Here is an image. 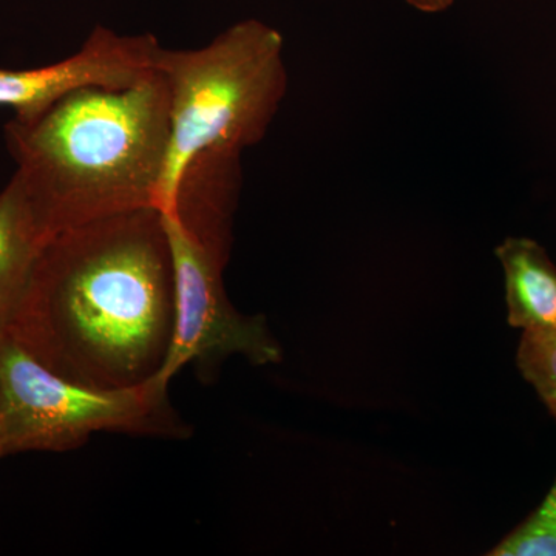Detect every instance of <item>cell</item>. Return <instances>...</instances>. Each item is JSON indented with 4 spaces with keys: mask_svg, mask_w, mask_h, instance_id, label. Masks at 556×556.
Wrapping results in <instances>:
<instances>
[{
    "mask_svg": "<svg viewBox=\"0 0 556 556\" xmlns=\"http://www.w3.org/2000/svg\"><path fill=\"white\" fill-rule=\"evenodd\" d=\"M160 49L155 36H121L100 25L67 60L38 68H0V108L13 109L14 119L31 121L76 90L126 89L156 72Z\"/></svg>",
    "mask_w": 556,
    "mask_h": 556,
    "instance_id": "cell-6",
    "label": "cell"
},
{
    "mask_svg": "<svg viewBox=\"0 0 556 556\" xmlns=\"http://www.w3.org/2000/svg\"><path fill=\"white\" fill-rule=\"evenodd\" d=\"M506 278L507 320L522 331L556 329V266L535 240H504L496 248Z\"/></svg>",
    "mask_w": 556,
    "mask_h": 556,
    "instance_id": "cell-8",
    "label": "cell"
},
{
    "mask_svg": "<svg viewBox=\"0 0 556 556\" xmlns=\"http://www.w3.org/2000/svg\"><path fill=\"white\" fill-rule=\"evenodd\" d=\"M7 456V439L3 431L2 422H0V459Z\"/></svg>",
    "mask_w": 556,
    "mask_h": 556,
    "instance_id": "cell-12",
    "label": "cell"
},
{
    "mask_svg": "<svg viewBox=\"0 0 556 556\" xmlns=\"http://www.w3.org/2000/svg\"><path fill=\"white\" fill-rule=\"evenodd\" d=\"M161 214L174 262L175 332L160 379L169 386L188 365L208 375L230 356H243L252 365L278 364L281 348L266 318L244 316L226 294L223 273L230 248L200 239L167 212Z\"/></svg>",
    "mask_w": 556,
    "mask_h": 556,
    "instance_id": "cell-5",
    "label": "cell"
},
{
    "mask_svg": "<svg viewBox=\"0 0 556 556\" xmlns=\"http://www.w3.org/2000/svg\"><path fill=\"white\" fill-rule=\"evenodd\" d=\"M517 364L556 419V329L522 331Z\"/></svg>",
    "mask_w": 556,
    "mask_h": 556,
    "instance_id": "cell-9",
    "label": "cell"
},
{
    "mask_svg": "<svg viewBox=\"0 0 556 556\" xmlns=\"http://www.w3.org/2000/svg\"><path fill=\"white\" fill-rule=\"evenodd\" d=\"M405 2L424 13H441L452 5L453 0H405Z\"/></svg>",
    "mask_w": 556,
    "mask_h": 556,
    "instance_id": "cell-11",
    "label": "cell"
},
{
    "mask_svg": "<svg viewBox=\"0 0 556 556\" xmlns=\"http://www.w3.org/2000/svg\"><path fill=\"white\" fill-rule=\"evenodd\" d=\"M175 332V273L159 207L49 241L5 334L61 378L130 390L160 378Z\"/></svg>",
    "mask_w": 556,
    "mask_h": 556,
    "instance_id": "cell-1",
    "label": "cell"
},
{
    "mask_svg": "<svg viewBox=\"0 0 556 556\" xmlns=\"http://www.w3.org/2000/svg\"><path fill=\"white\" fill-rule=\"evenodd\" d=\"M0 422L7 456L72 452L101 431L166 439L192 434L160 378L130 390L79 386L40 365L5 332H0Z\"/></svg>",
    "mask_w": 556,
    "mask_h": 556,
    "instance_id": "cell-4",
    "label": "cell"
},
{
    "mask_svg": "<svg viewBox=\"0 0 556 556\" xmlns=\"http://www.w3.org/2000/svg\"><path fill=\"white\" fill-rule=\"evenodd\" d=\"M490 556H556V479L546 500Z\"/></svg>",
    "mask_w": 556,
    "mask_h": 556,
    "instance_id": "cell-10",
    "label": "cell"
},
{
    "mask_svg": "<svg viewBox=\"0 0 556 556\" xmlns=\"http://www.w3.org/2000/svg\"><path fill=\"white\" fill-rule=\"evenodd\" d=\"M14 172L0 190V332H5L53 239Z\"/></svg>",
    "mask_w": 556,
    "mask_h": 556,
    "instance_id": "cell-7",
    "label": "cell"
},
{
    "mask_svg": "<svg viewBox=\"0 0 556 556\" xmlns=\"http://www.w3.org/2000/svg\"><path fill=\"white\" fill-rule=\"evenodd\" d=\"M155 70L166 79L170 141L159 208L174 201L182 172L200 153L243 152L265 138L287 94L283 38L255 20L232 25L197 50L161 47Z\"/></svg>",
    "mask_w": 556,
    "mask_h": 556,
    "instance_id": "cell-3",
    "label": "cell"
},
{
    "mask_svg": "<svg viewBox=\"0 0 556 556\" xmlns=\"http://www.w3.org/2000/svg\"><path fill=\"white\" fill-rule=\"evenodd\" d=\"M5 141L51 236L159 207L170 141L166 79L153 72L126 89L73 91L38 118L11 119Z\"/></svg>",
    "mask_w": 556,
    "mask_h": 556,
    "instance_id": "cell-2",
    "label": "cell"
}]
</instances>
